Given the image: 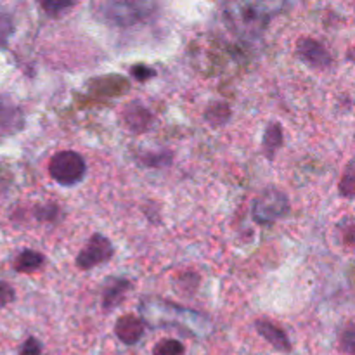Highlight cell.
I'll return each instance as SVG.
<instances>
[{
  "instance_id": "obj_8",
  "label": "cell",
  "mask_w": 355,
  "mask_h": 355,
  "mask_svg": "<svg viewBox=\"0 0 355 355\" xmlns=\"http://www.w3.org/2000/svg\"><path fill=\"white\" fill-rule=\"evenodd\" d=\"M24 125V116L21 107L10 97L0 94V137L14 135Z\"/></svg>"
},
{
  "instance_id": "obj_23",
  "label": "cell",
  "mask_w": 355,
  "mask_h": 355,
  "mask_svg": "<svg viewBox=\"0 0 355 355\" xmlns=\"http://www.w3.org/2000/svg\"><path fill=\"white\" fill-rule=\"evenodd\" d=\"M19 355H42V343L33 336H30L21 347Z\"/></svg>"
},
{
  "instance_id": "obj_21",
  "label": "cell",
  "mask_w": 355,
  "mask_h": 355,
  "mask_svg": "<svg viewBox=\"0 0 355 355\" xmlns=\"http://www.w3.org/2000/svg\"><path fill=\"white\" fill-rule=\"evenodd\" d=\"M14 298H16L14 288L9 283H6V281H0V309L14 302Z\"/></svg>"
},
{
  "instance_id": "obj_15",
  "label": "cell",
  "mask_w": 355,
  "mask_h": 355,
  "mask_svg": "<svg viewBox=\"0 0 355 355\" xmlns=\"http://www.w3.org/2000/svg\"><path fill=\"white\" fill-rule=\"evenodd\" d=\"M205 120L211 125V127H220V125L227 123L231 120V107L225 103H214L207 107L205 111Z\"/></svg>"
},
{
  "instance_id": "obj_16",
  "label": "cell",
  "mask_w": 355,
  "mask_h": 355,
  "mask_svg": "<svg viewBox=\"0 0 355 355\" xmlns=\"http://www.w3.org/2000/svg\"><path fill=\"white\" fill-rule=\"evenodd\" d=\"M184 345L179 340L173 338H165L162 342L156 343L153 355H184Z\"/></svg>"
},
{
  "instance_id": "obj_17",
  "label": "cell",
  "mask_w": 355,
  "mask_h": 355,
  "mask_svg": "<svg viewBox=\"0 0 355 355\" xmlns=\"http://www.w3.org/2000/svg\"><path fill=\"white\" fill-rule=\"evenodd\" d=\"M340 193L347 198H355V165L347 166L342 180H340Z\"/></svg>"
},
{
  "instance_id": "obj_7",
  "label": "cell",
  "mask_w": 355,
  "mask_h": 355,
  "mask_svg": "<svg viewBox=\"0 0 355 355\" xmlns=\"http://www.w3.org/2000/svg\"><path fill=\"white\" fill-rule=\"evenodd\" d=\"M297 54L311 68L324 69L331 64V54L328 49L314 38H300L297 42Z\"/></svg>"
},
{
  "instance_id": "obj_2",
  "label": "cell",
  "mask_w": 355,
  "mask_h": 355,
  "mask_svg": "<svg viewBox=\"0 0 355 355\" xmlns=\"http://www.w3.org/2000/svg\"><path fill=\"white\" fill-rule=\"evenodd\" d=\"M156 6L151 2H101L94 6L96 16L111 26H134L149 19Z\"/></svg>"
},
{
  "instance_id": "obj_12",
  "label": "cell",
  "mask_w": 355,
  "mask_h": 355,
  "mask_svg": "<svg viewBox=\"0 0 355 355\" xmlns=\"http://www.w3.org/2000/svg\"><path fill=\"white\" fill-rule=\"evenodd\" d=\"M255 328L257 331H259V335L262 336L266 342H269L276 350H279V352H290L291 350L290 340H288L286 333H284L279 326L272 324V322L267 321V319H259V321L255 322Z\"/></svg>"
},
{
  "instance_id": "obj_19",
  "label": "cell",
  "mask_w": 355,
  "mask_h": 355,
  "mask_svg": "<svg viewBox=\"0 0 355 355\" xmlns=\"http://www.w3.org/2000/svg\"><path fill=\"white\" fill-rule=\"evenodd\" d=\"M75 6H76L75 2H54V0H51V2H42L44 10L47 14H51V16H61L64 10L71 9V7Z\"/></svg>"
},
{
  "instance_id": "obj_3",
  "label": "cell",
  "mask_w": 355,
  "mask_h": 355,
  "mask_svg": "<svg viewBox=\"0 0 355 355\" xmlns=\"http://www.w3.org/2000/svg\"><path fill=\"white\" fill-rule=\"evenodd\" d=\"M290 211V200L283 191L267 187L257 196L252 207V217L257 224L269 225L284 218Z\"/></svg>"
},
{
  "instance_id": "obj_22",
  "label": "cell",
  "mask_w": 355,
  "mask_h": 355,
  "mask_svg": "<svg viewBox=\"0 0 355 355\" xmlns=\"http://www.w3.org/2000/svg\"><path fill=\"white\" fill-rule=\"evenodd\" d=\"M130 73H132V76H134V78L139 80V82H146V80H149L151 76L156 75L155 69L149 68V66H144V64L132 66Z\"/></svg>"
},
{
  "instance_id": "obj_10",
  "label": "cell",
  "mask_w": 355,
  "mask_h": 355,
  "mask_svg": "<svg viewBox=\"0 0 355 355\" xmlns=\"http://www.w3.org/2000/svg\"><path fill=\"white\" fill-rule=\"evenodd\" d=\"M121 118H123L125 127L134 134H142L151 127V111L148 107L142 106L141 103H128L127 106L121 110Z\"/></svg>"
},
{
  "instance_id": "obj_1",
  "label": "cell",
  "mask_w": 355,
  "mask_h": 355,
  "mask_svg": "<svg viewBox=\"0 0 355 355\" xmlns=\"http://www.w3.org/2000/svg\"><path fill=\"white\" fill-rule=\"evenodd\" d=\"M142 321L153 328H179L186 335H200L207 331L210 322L207 318L189 309L179 307L170 302L148 298L142 302Z\"/></svg>"
},
{
  "instance_id": "obj_6",
  "label": "cell",
  "mask_w": 355,
  "mask_h": 355,
  "mask_svg": "<svg viewBox=\"0 0 355 355\" xmlns=\"http://www.w3.org/2000/svg\"><path fill=\"white\" fill-rule=\"evenodd\" d=\"M113 255H114L113 243H111L106 236L94 234L90 236L87 245L80 250L75 262L80 270H90L96 266H101V263L107 262Z\"/></svg>"
},
{
  "instance_id": "obj_9",
  "label": "cell",
  "mask_w": 355,
  "mask_h": 355,
  "mask_svg": "<svg viewBox=\"0 0 355 355\" xmlns=\"http://www.w3.org/2000/svg\"><path fill=\"white\" fill-rule=\"evenodd\" d=\"M114 333L121 343L135 345L144 335V321L135 314H125L118 318L116 324H114Z\"/></svg>"
},
{
  "instance_id": "obj_13",
  "label": "cell",
  "mask_w": 355,
  "mask_h": 355,
  "mask_svg": "<svg viewBox=\"0 0 355 355\" xmlns=\"http://www.w3.org/2000/svg\"><path fill=\"white\" fill-rule=\"evenodd\" d=\"M284 137H283V128H281V123L277 121H270L267 125L266 132H263L262 139V153L266 155V158L274 159L276 153L279 151V148L283 146Z\"/></svg>"
},
{
  "instance_id": "obj_11",
  "label": "cell",
  "mask_w": 355,
  "mask_h": 355,
  "mask_svg": "<svg viewBox=\"0 0 355 355\" xmlns=\"http://www.w3.org/2000/svg\"><path fill=\"white\" fill-rule=\"evenodd\" d=\"M132 288V283L123 277H113L106 283L103 291V309L106 312L113 311V309L120 307V304L123 302L125 295L128 293V290Z\"/></svg>"
},
{
  "instance_id": "obj_5",
  "label": "cell",
  "mask_w": 355,
  "mask_h": 355,
  "mask_svg": "<svg viewBox=\"0 0 355 355\" xmlns=\"http://www.w3.org/2000/svg\"><path fill=\"white\" fill-rule=\"evenodd\" d=\"M85 159L75 151H59L49 163V173L61 186H75L85 177Z\"/></svg>"
},
{
  "instance_id": "obj_4",
  "label": "cell",
  "mask_w": 355,
  "mask_h": 355,
  "mask_svg": "<svg viewBox=\"0 0 355 355\" xmlns=\"http://www.w3.org/2000/svg\"><path fill=\"white\" fill-rule=\"evenodd\" d=\"M267 9L269 7L262 3H231L225 14L238 31L259 35L274 14V9Z\"/></svg>"
},
{
  "instance_id": "obj_20",
  "label": "cell",
  "mask_w": 355,
  "mask_h": 355,
  "mask_svg": "<svg viewBox=\"0 0 355 355\" xmlns=\"http://www.w3.org/2000/svg\"><path fill=\"white\" fill-rule=\"evenodd\" d=\"M170 159H172V155H170V153H165V155H163V153L156 155L155 153V155H149L148 158H144L142 162H144L148 166H153V168H159V166L168 165Z\"/></svg>"
},
{
  "instance_id": "obj_14",
  "label": "cell",
  "mask_w": 355,
  "mask_h": 355,
  "mask_svg": "<svg viewBox=\"0 0 355 355\" xmlns=\"http://www.w3.org/2000/svg\"><path fill=\"white\" fill-rule=\"evenodd\" d=\"M45 262V257L42 253L33 252V250H24L14 260V269L17 272H35L40 269Z\"/></svg>"
},
{
  "instance_id": "obj_18",
  "label": "cell",
  "mask_w": 355,
  "mask_h": 355,
  "mask_svg": "<svg viewBox=\"0 0 355 355\" xmlns=\"http://www.w3.org/2000/svg\"><path fill=\"white\" fill-rule=\"evenodd\" d=\"M340 349L347 355H355V326L349 324L340 333Z\"/></svg>"
}]
</instances>
